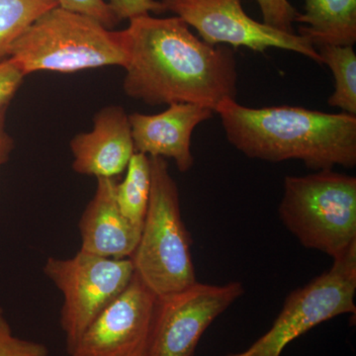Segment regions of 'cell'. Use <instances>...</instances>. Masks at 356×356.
Here are the masks:
<instances>
[{"label": "cell", "instance_id": "cell-1", "mask_svg": "<svg viewBox=\"0 0 356 356\" xmlns=\"http://www.w3.org/2000/svg\"><path fill=\"white\" fill-rule=\"evenodd\" d=\"M123 30L126 95L152 106L191 103L215 112L238 95L235 51L212 46L177 16L133 18Z\"/></svg>", "mask_w": 356, "mask_h": 356}, {"label": "cell", "instance_id": "cell-2", "mask_svg": "<svg viewBox=\"0 0 356 356\" xmlns=\"http://www.w3.org/2000/svg\"><path fill=\"white\" fill-rule=\"evenodd\" d=\"M229 144L250 159L302 161L310 170L356 165V115L294 106L252 108L236 99L215 110Z\"/></svg>", "mask_w": 356, "mask_h": 356}, {"label": "cell", "instance_id": "cell-3", "mask_svg": "<svg viewBox=\"0 0 356 356\" xmlns=\"http://www.w3.org/2000/svg\"><path fill=\"white\" fill-rule=\"evenodd\" d=\"M7 58L25 76L37 72L74 74L125 67L127 47L123 30L114 31L89 16L58 6L14 42Z\"/></svg>", "mask_w": 356, "mask_h": 356}, {"label": "cell", "instance_id": "cell-4", "mask_svg": "<svg viewBox=\"0 0 356 356\" xmlns=\"http://www.w3.org/2000/svg\"><path fill=\"white\" fill-rule=\"evenodd\" d=\"M152 186L139 243L130 257L135 274L156 297L196 282L191 240L180 210L179 191L163 158H149Z\"/></svg>", "mask_w": 356, "mask_h": 356}, {"label": "cell", "instance_id": "cell-5", "mask_svg": "<svg viewBox=\"0 0 356 356\" xmlns=\"http://www.w3.org/2000/svg\"><path fill=\"white\" fill-rule=\"evenodd\" d=\"M278 214L304 248L337 259L356 245V178L332 170L288 175Z\"/></svg>", "mask_w": 356, "mask_h": 356}, {"label": "cell", "instance_id": "cell-6", "mask_svg": "<svg viewBox=\"0 0 356 356\" xmlns=\"http://www.w3.org/2000/svg\"><path fill=\"white\" fill-rule=\"evenodd\" d=\"M356 245L331 268L288 295L270 329L247 350L226 356H281L288 344L317 325L356 312Z\"/></svg>", "mask_w": 356, "mask_h": 356}, {"label": "cell", "instance_id": "cell-7", "mask_svg": "<svg viewBox=\"0 0 356 356\" xmlns=\"http://www.w3.org/2000/svg\"><path fill=\"white\" fill-rule=\"evenodd\" d=\"M44 275L62 292L60 325L67 353L100 314L130 284L131 259H114L79 252L72 259L49 257Z\"/></svg>", "mask_w": 356, "mask_h": 356}, {"label": "cell", "instance_id": "cell-8", "mask_svg": "<svg viewBox=\"0 0 356 356\" xmlns=\"http://www.w3.org/2000/svg\"><path fill=\"white\" fill-rule=\"evenodd\" d=\"M165 11L181 18L197 31L205 43L234 48L245 47L264 53L268 49L294 51L318 65L322 58L304 37L285 33L252 19L242 6V0H161Z\"/></svg>", "mask_w": 356, "mask_h": 356}, {"label": "cell", "instance_id": "cell-9", "mask_svg": "<svg viewBox=\"0 0 356 356\" xmlns=\"http://www.w3.org/2000/svg\"><path fill=\"white\" fill-rule=\"evenodd\" d=\"M245 293L238 281L194 284L158 297L147 356H194L206 330Z\"/></svg>", "mask_w": 356, "mask_h": 356}, {"label": "cell", "instance_id": "cell-10", "mask_svg": "<svg viewBox=\"0 0 356 356\" xmlns=\"http://www.w3.org/2000/svg\"><path fill=\"white\" fill-rule=\"evenodd\" d=\"M158 297L134 274L128 287L93 321L70 356H147Z\"/></svg>", "mask_w": 356, "mask_h": 356}, {"label": "cell", "instance_id": "cell-11", "mask_svg": "<svg viewBox=\"0 0 356 356\" xmlns=\"http://www.w3.org/2000/svg\"><path fill=\"white\" fill-rule=\"evenodd\" d=\"M214 113L200 105L173 103L159 114L129 115L135 152L149 158L172 159L180 172H187L194 165L192 134Z\"/></svg>", "mask_w": 356, "mask_h": 356}, {"label": "cell", "instance_id": "cell-12", "mask_svg": "<svg viewBox=\"0 0 356 356\" xmlns=\"http://www.w3.org/2000/svg\"><path fill=\"white\" fill-rule=\"evenodd\" d=\"M79 175L96 178H116L125 172L136 153L129 115L118 105L96 112L93 128L79 133L70 143Z\"/></svg>", "mask_w": 356, "mask_h": 356}, {"label": "cell", "instance_id": "cell-13", "mask_svg": "<svg viewBox=\"0 0 356 356\" xmlns=\"http://www.w3.org/2000/svg\"><path fill=\"white\" fill-rule=\"evenodd\" d=\"M117 178H97L95 195L79 220L81 252L107 257L130 259L140 229L126 219L116 201Z\"/></svg>", "mask_w": 356, "mask_h": 356}, {"label": "cell", "instance_id": "cell-14", "mask_svg": "<svg viewBox=\"0 0 356 356\" xmlns=\"http://www.w3.org/2000/svg\"><path fill=\"white\" fill-rule=\"evenodd\" d=\"M298 35L314 48L322 44L353 46L356 42V0H303Z\"/></svg>", "mask_w": 356, "mask_h": 356}, {"label": "cell", "instance_id": "cell-15", "mask_svg": "<svg viewBox=\"0 0 356 356\" xmlns=\"http://www.w3.org/2000/svg\"><path fill=\"white\" fill-rule=\"evenodd\" d=\"M149 156L135 153L126 168V175L116 185V201L126 219L142 231L151 196Z\"/></svg>", "mask_w": 356, "mask_h": 356}, {"label": "cell", "instance_id": "cell-16", "mask_svg": "<svg viewBox=\"0 0 356 356\" xmlns=\"http://www.w3.org/2000/svg\"><path fill=\"white\" fill-rule=\"evenodd\" d=\"M322 64L331 69L334 79V90L330 96V106L344 113L356 115V54L353 46L316 47Z\"/></svg>", "mask_w": 356, "mask_h": 356}, {"label": "cell", "instance_id": "cell-17", "mask_svg": "<svg viewBox=\"0 0 356 356\" xmlns=\"http://www.w3.org/2000/svg\"><path fill=\"white\" fill-rule=\"evenodd\" d=\"M58 6L57 0H0V60L35 21Z\"/></svg>", "mask_w": 356, "mask_h": 356}, {"label": "cell", "instance_id": "cell-18", "mask_svg": "<svg viewBox=\"0 0 356 356\" xmlns=\"http://www.w3.org/2000/svg\"><path fill=\"white\" fill-rule=\"evenodd\" d=\"M44 344L14 336L10 325L0 311V356H48Z\"/></svg>", "mask_w": 356, "mask_h": 356}, {"label": "cell", "instance_id": "cell-19", "mask_svg": "<svg viewBox=\"0 0 356 356\" xmlns=\"http://www.w3.org/2000/svg\"><path fill=\"white\" fill-rule=\"evenodd\" d=\"M261 8L262 23L285 33L295 32V23L298 11L289 0H255Z\"/></svg>", "mask_w": 356, "mask_h": 356}, {"label": "cell", "instance_id": "cell-20", "mask_svg": "<svg viewBox=\"0 0 356 356\" xmlns=\"http://www.w3.org/2000/svg\"><path fill=\"white\" fill-rule=\"evenodd\" d=\"M57 2L60 8L89 16L109 29L118 25L119 21L106 0H57Z\"/></svg>", "mask_w": 356, "mask_h": 356}, {"label": "cell", "instance_id": "cell-21", "mask_svg": "<svg viewBox=\"0 0 356 356\" xmlns=\"http://www.w3.org/2000/svg\"><path fill=\"white\" fill-rule=\"evenodd\" d=\"M108 4L119 22L151 13H165V7L158 0H109Z\"/></svg>", "mask_w": 356, "mask_h": 356}, {"label": "cell", "instance_id": "cell-22", "mask_svg": "<svg viewBox=\"0 0 356 356\" xmlns=\"http://www.w3.org/2000/svg\"><path fill=\"white\" fill-rule=\"evenodd\" d=\"M24 77L13 60L8 58L0 60V110L9 106Z\"/></svg>", "mask_w": 356, "mask_h": 356}, {"label": "cell", "instance_id": "cell-23", "mask_svg": "<svg viewBox=\"0 0 356 356\" xmlns=\"http://www.w3.org/2000/svg\"><path fill=\"white\" fill-rule=\"evenodd\" d=\"M8 107L0 110V166L8 161L14 149V140L6 130V112Z\"/></svg>", "mask_w": 356, "mask_h": 356}, {"label": "cell", "instance_id": "cell-24", "mask_svg": "<svg viewBox=\"0 0 356 356\" xmlns=\"http://www.w3.org/2000/svg\"><path fill=\"white\" fill-rule=\"evenodd\" d=\"M1 310H2V309H1V308H0V311H1Z\"/></svg>", "mask_w": 356, "mask_h": 356}]
</instances>
